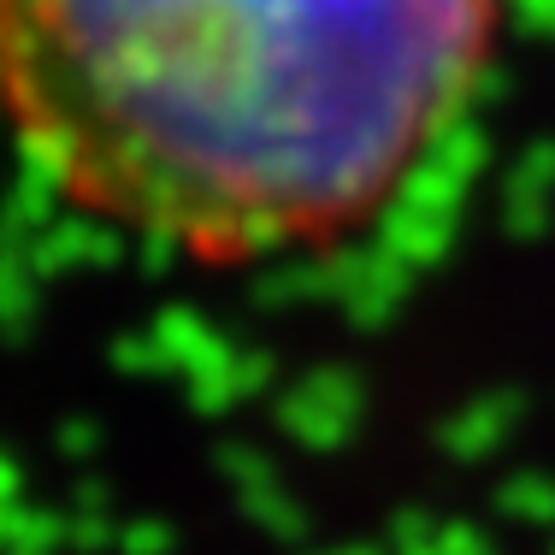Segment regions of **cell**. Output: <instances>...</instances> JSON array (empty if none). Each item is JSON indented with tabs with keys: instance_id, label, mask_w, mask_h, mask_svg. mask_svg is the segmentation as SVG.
I'll return each instance as SVG.
<instances>
[{
	"instance_id": "6da1fadb",
	"label": "cell",
	"mask_w": 555,
	"mask_h": 555,
	"mask_svg": "<svg viewBox=\"0 0 555 555\" xmlns=\"http://www.w3.org/2000/svg\"><path fill=\"white\" fill-rule=\"evenodd\" d=\"M502 0H0V125L77 214L207 260L354 231L449 137Z\"/></svg>"
}]
</instances>
